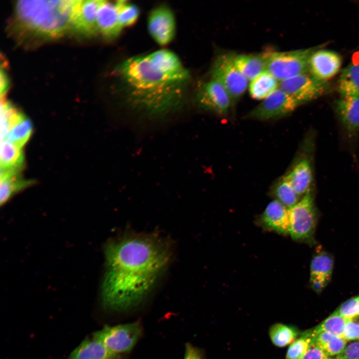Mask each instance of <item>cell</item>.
<instances>
[{"instance_id": "obj_1", "label": "cell", "mask_w": 359, "mask_h": 359, "mask_svg": "<svg viewBox=\"0 0 359 359\" xmlns=\"http://www.w3.org/2000/svg\"><path fill=\"white\" fill-rule=\"evenodd\" d=\"M106 271L102 288L108 308L124 310L140 303L167 267L168 243L155 235L129 234L105 247Z\"/></svg>"}, {"instance_id": "obj_2", "label": "cell", "mask_w": 359, "mask_h": 359, "mask_svg": "<svg viewBox=\"0 0 359 359\" xmlns=\"http://www.w3.org/2000/svg\"><path fill=\"white\" fill-rule=\"evenodd\" d=\"M116 72L124 102L136 112L162 117L178 110L184 102L189 72L170 50L130 57L117 66Z\"/></svg>"}, {"instance_id": "obj_3", "label": "cell", "mask_w": 359, "mask_h": 359, "mask_svg": "<svg viewBox=\"0 0 359 359\" xmlns=\"http://www.w3.org/2000/svg\"><path fill=\"white\" fill-rule=\"evenodd\" d=\"M80 0H19L16 14L20 23L32 32L56 37L71 29Z\"/></svg>"}, {"instance_id": "obj_4", "label": "cell", "mask_w": 359, "mask_h": 359, "mask_svg": "<svg viewBox=\"0 0 359 359\" xmlns=\"http://www.w3.org/2000/svg\"><path fill=\"white\" fill-rule=\"evenodd\" d=\"M319 46L286 52H266V70L279 82L309 72V60Z\"/></svg>"}, {"instance_id": "obj_5", "label": "cell", "mask_w": 359, "mask_h": 359, "mask_svg": "<svg viewBox=\"0 0 359 359\" xmlns=\"http://www.w3.org/2000/svg\"><path fill=\"white\" fill-rule=\"evenodd\" d=\"M231 53L219 55L211 69V79L218 82L226 90L231 101L239 98L246 91L248 80L241 73L234 62Z\"/></svg>"}, {"instance_id": "obj_6", "label": "cell", "mask_w": 359, "mask_h": 359, "mask_svg": "<svg viewBox=\"0 0 359 359\" xmlns=\"http://www.w3.org/2000/svg\"><path fill=\"white\" fill-rule=\"evenodd\" d=\"M290 228L289 234L295 240L312 238L315 229L317 214L310 191L304 195L294 205L289 208Z\"/></svg>"}, {"instance_id": "obj_7", "label": "cell", "mask_w": 359, "mask_h": 359, "mask_svg": "<svg viewBox=\"0 0 359 359\" xmlns=\"http://www.w3.org/2000/svg\"><path fill=\"white\" fill-rule=\"evenodd\" d=\"M141 334L138 323L115 326H106L95 333L94 339L102 343L115 355L130 351L135 346Z\"/></svg>"}, {"instance_id": "obj_8", "label": "cell", "mask_w": 359, "mask_h": 359, "mask_svg": "<svg viewBox=\"0 0 359 359\" xmlns=\"http://www.w3.org/2000/svg\"><path fill=\"white\" fill-rule=\"evenodd\" d=\"M279 88L301 104L325 94L330 86L307 72L280 81Z\"/></svg>"}, {"instance_id": "obj_9", "label": "cell", "mask_w": 359, "mask_h": 359, "mask_svg": "<svg viewBox=\"0 0 359 359\" xmlns=\"http://www.w3.org/2000/svg\"><path fill=\"white\" fill-rule=\"evenodd\" d=\"M300 104L288 94L278 88L246 115L247 119L269 120L287 116Z\"/></svg>"}, {"instance_id": "obj_10", "label": "cell", "mask_w": 359, "mask_h": 359, "mask_svg": "<svg viewBox=\"0 0 359 359\" xmlns=\"http://www.w3.org/2000/svg\"><path fill=\"white\" fill-rule=\"evenodd\" d=\"M148 29L152 38L160 45L170 43L176 30V19L172 9L166 5L153 9L148 18Z\"/></svg>"}, {"instance_id": "obj_11", "label": "cell", "mask_w": 359, "mask_h": 359, "mask_svg": "<svg viewBox=\"0 0 359 359\" xmlns=\"http://www.w3.org/2000/svg\"><path fill=\"white\" fill-rule=\"evenodd\" d=\"M196 99L202 108L219 115H224L228 112L232 102L224 88L213 79L200 85Z\"/></svg>"}, {"instance_id": "obj_12", "label": "cell", "mask_w": 359, "mask_h": 359, "mask_svg": "<svg viewBox=\"0 0 359 359\" xmlns=\"http://www.w3.org/2000/svg\"><path fill=\"white\" fill-rule=\"evenodd\" d=\"M342 59L337 52L320 47L311 55L308 72L317 79L327 82L339 72Z\"/></svg>"}, {"instance_id": "obj_13", "label": "cell", "mask_w": 359, "mask_h": 359, "mask_svg": "<svg viewBox=\"0 0 359 359\" xmlns=\"http://www.w3.org/2000/svg\"><path fill=\"white\" fill-rule=\"evenodd\" d=\"M102 1V0H80L73 17L71 29L88 36L98 32L97 13Z\"/></svg>"}, {"instance_id": "obj_14", "label": "cell", "mask_w": 359, "mask_h": 359, "mask_svg": "<svg viewBox=\"0 0 359 359\" xmlns=\"http://www.w3.org/2000/svg\"><path fill=\"white\" fill-rule=\"evenodd\" d=\"M260 219L263 226L268 230L281 234L289 233V208L276 199L268 203Z\"/></svg>"}, {"instance_id": "obj_15", "label": "cell", "mask_w": 359, "mask_h": 359, "mask_svg": "<svg viewBox=\"0 0 359 359\" xmlns=\"http://www.w3.org/2000/svg\"><path fill=\"white\" fill-rule=\"evenodd\" d=\"M336 110L348 136H355L359 131V97H341Z\"/></svg>"}, {"instance_id": "obj_16", "label": "cell", "mask_w": 359, "mask_h": 359, "mask_svg": "<svg viewBox=\"0 0 359 359\" xmlns=\"http://www.w3.org/2000/svg\"><path fill=\"white\" fill-rule=\"evenodd\" d=\"M98 31L104 37L112 39L118 36L122 30L115 3L103 0L97 13Z\"/></svg>"}, {"instance_id": "obj_17", "label": "cell", "mask_w": 359, "mask_h": 359, "mask_svg": "<svg viewBox=\"0 0 359 359\" xmlns=\"http://www.w3.org/2000/svg\"><path fill=\"white\" fill-rule=\"evenodd\" d=\"M285 176L299 196L310 191L313 174L310 163L307 159L299 161Z\"/></svg>"}, {"instance_id": "obj_18", "label": "cell", "mask_w": 359, "mask_h": 359, "mask_svg": "<svg viewBox=\"0 0 359 359\" xmlns=\"http://www.w3.org/2000/svg\"><path fill=\"white\" fill-rule=\"evenodd\" d=\"M234 62L241 73L251 81L266 70L265 52L258 55H235Z\"/></svg>"}, {"instance_id": "obj_19", "label": "cell", "mask_w": 359, "mask_h": 359, "mask_svg": "<svg viewBox=\"0 0 359 359\" xmlns=\"http://www.w3.org/2000/svg\"><path fill=\"white\" fill-rule=\"evenodd\" d=\"M23 162L22 148L6 140L1 141L0 171L19 173Z\"/></svg>"}, {"instance_id": "obj_20", "label": "cell", "mask_w": 359, "mask_h": 359, "mask_svg": "<svg viewBox=\"0 0 359 359\" xmlns=\"http://www.w3.org/2000/svg\"><path fill=\"white\" fill-rule=\"evenodd\" d=\"M115 355L93 338L82 342L72 352L70 359H114Z\"/></svg>"}, {"instance_id": "obj_21", "label": "cell", "mask_w": 359, "mask_h": 359, "mask_svg": "<svg viewBox=\"0 0 359 359\" xmlns=\"http://www.w3.org/2000/svg\"><path fill=\"white\" fill-rule=\"evenodd\" d=\"M338 89L341 97H359V62L350 64L343 70Z\"/></svg>"}, {"instance_id": "obj_22", "label": "cell", "mask_w": 359, "mask_h": 359, "mask_svg": "<svg viewBox=\"0 0 359 359\" xmlns=\"http://www.w3.org/2000/svg\"><path fill=\"white\" fill-rule=\"evenodd\" d=\"M279 82L265 70L252 80L249 86L251 97L256 100H264L279 88Z\"/></svg>"}, {"instance_id": "obj_23", "label": "cell", "mask_w": 359, "mask_h": 359, "mask_svg": "<svg viewBox=\"0 0 359 359\" xmlns=\"http://www.w3.org/2000/svg\"><path fill=\"white\" fill-rule=\"evenodd\" d=\"M311 337L312 343L317 345L331 357H335L341 354L347 346V342L343 338L328 332H320Z\"/></svg>"}, {"instance_id": "obj_24", "label": "cell", "mask_w": 359, "mask_h": 359, "mask_svg": "<svg viewBox=\"0 0 359 359\" xmlns=\"http://www.w3.org/2000/svg\"><path fill=\"white\" fill-rule=\"evenodd\" d=\"M334 267V260L330 254L320 251L313 257L310 265V278H316L329 282Z\"/></svg>"}, {"instance_id": "obj_25", "label": "cell", "mask_w": 359, "mask_h": 359, "mask_svg": "<svg viewBox=\"0 0 359 359\" xmlns=\"http://www.w3.org/2000/svg\"><path fill=\"white\" fill-rule=\"evenodd\" d=\"M25 116L18 111L3 96L0 102V140L5 139L8 132Z\"/></svg>"}, {"instance_id": "obj_26", "label": "cell", "mask_w": 359, "mask_h": 359, "mask_svg": "<svg viewBox=\"0 0 359 359\" xmlns=\"http://www.w3.org/2000/svg\"><path fill=\"white\" fill-rule=\"evenodd\" d=\"M346 322V319L336 310L314 329L307 332L311 337L320 332H325L343 338Z\"/></svg>"}, {"instance_id": "obj_27", "label": "cell", "mask_w": 359, "mask_h": 359, "mask_svg": "<svg viewBox=\"0 0 359 359\" xmlns=\"http://www.w3.org/2000/svg\"><path fill=\"white\" fill-rule=\"evenodd\" d=\"M272 191L275 199L288 208L294 205L300 200V196L285 176L276 182Z\"/></svg>"}, {"instance_id": "obj_28", "label": "cell", "mask_w": 359, "mask_h": 359, "mask_svg": "<svg viewBox=\"0 0 359 359\" xmlns=\"http://www.w3.org/2000/svg\"><path fill=\"white\" fill-rule=\"evenodd\" d=\"M31 183V181L21 179L19 174L0 178V204L5 203L16 192L27 187Z\"/></svg>"}, {"instance_id": "obj_29", "label": "cell", "mask_w": 359, "mask_h": 359, "mask_svg": "<svg viewBox=\"0 0 359 359\" xmlns=\"http://www.w3.org/2000/svg\"><path fill=\"white\" fill-rule=\"evenodd\" d=\"M299 333L294 327L281 323L273 325L269 330V336L272 343L278 347H284L291 344Z\"/></svg>"}, {"instance_id": "obj_30", "label": "cell", "mask_w": 359, "mask_h": 359, "mask_svg": "<svg viewBox=\"0 0 359 359\" xmlns=\"http://www.w3.org/2000/svg\"><path fill=\"white\" fill-rule=\"evenodd\" d=\"M32 129L31 121L24 117L8 132L5 140L22 148L30 138Z\"/></svg>"}, {"instance_id": "obj_31", "label": "cell", "mask_w": 359, "mask_h": 359, "mask_svg": "<svg viewBox=\"0 0 359 359\" xmlns=\"http://www.w3.org/2000/svg\"><path fill=\"white\" fill-rule=\"evenodd\" d=\"M120 23L123 28L134 24L139 16L140 10L135 4L127 0L115 2Z\"/></svg>"}, {"instance_id": "obj_32", "label": "cell", "mask_w": 359, "mask_h": 359, "mask_svg": "<svg viewBox=\"0 0 359 359\" xmlns=\"http://www.w3.org/2000/svg\"><path fill=\"white\" fill-rule=\"evenodd\" d=\"M313 342L312 338L306 332L290 344L287 352V359H302Z\"/></svg>"}, {"instance_id": "obj_33", "label": "cell", "mask_w": 359, "mask_h": 359, "mask_svg": "<svg viewBox=\"0 0 359 359\" xmlns=\"http://www.w3.org/2000/svg\"><path fill=\"white\" fill-rule=\"evenodd\" d=\"M336 311L346 320L359 316V296L347 300Z\"/></svg>"}, {"instance_id": "obj_34", "label": "cell", "mask_w": 359, "mask_h": 359, "mask_svg": "<svg viewBox=\"0 0 359 359\" xmlns=\"http://www.w3.org/2000/svg\"><path fill=\"white\" fill-rule=\"evenodd\" d=\"M343 338L347 342L359 340V316L346 320Z\"/></svg>"}, {"instance_id": "obj_35", "label": "cell", "mask_w": 359, "mask_h": 359, "mask_svg": "<svg viewBox=\"0 0 359 359\" xmlns=\"http://www.w3.org/2000/svg\"><path fill=\"white\" fill-rule=\"evenodd\" d=\"M335 359H359V340L347 345L341 354Z\"/></svg>"}, {"instance_id": "obj_36", "label": "cell", "mask_w": 359, "mask_h": 359, "mask_svg": "<svg viewBox=\"0 0 359 359\" xmlns=\"http://www.w3.org/2000/svg\"><path fill=\"white\" fill-rule=\"evenodd\" d=\"M335 357L328 356L319 347L312 343L302 359H335Z\"/></svg>"}, {"instance_id": "obj_37", "label": "cell", "mask_w": 359, "mask_h": 359, "mask_svg": "<svg viewBox=\"0 0 359 359\" xmlns=\"http://www.w3.org/2000/svg\"><path fill=\"white\" fill-rule=\"evenodd\" d=\"M0 96H3L6 92L8 88V81L6 75L4 72L1 70L0 71Z\"/></svg>"}, {"instance_id": "obj_38", "label": "cell", "mask_w": 359, "mask_h": 359, "mask_svg": "<svg viewBox=\"0 0 359 359\" xmlns=\"http://www.w3.org/2000/svg\"><path fill=\"white\" fill-rule=\"evenodd\" d=\"M184 359H200L195 351L189 346L186 347Z\"/></svg>"}]
</instances>
